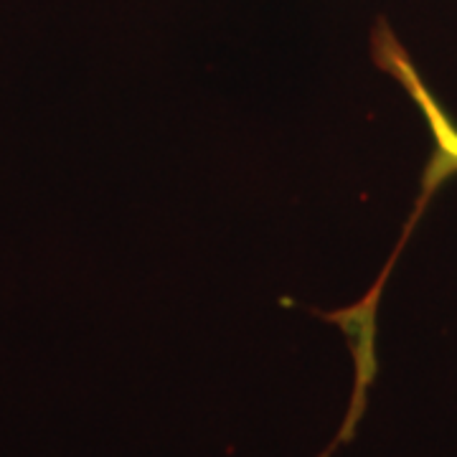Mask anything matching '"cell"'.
Masks as SVG:
<instances>
[{
	"label": "cell",
	"mask_w": 457,
	"mask_h": 457,
	"mask_svg": "<svg viewBox=\"0 0 457 457\" xmlns=\"http://www.w3.org/2000/svg\"><path fill=\"white\" fill-rule=\"evenodd\" d=\"M376 64L386 71H392L399 82L409 89V95L420 104V110L427 117L429 128H432V137H435V155L429 161L425 176L427 194H432L442 180L447 176L457 173V125L442 112V107L435 102V97L427 92V87L420 79L417 69L411 66L409 56L402 51L399 41L394 36H384L374 46Z\"/></svg>",
	"instance_id": "6da1fadb"
}]
</instances>
